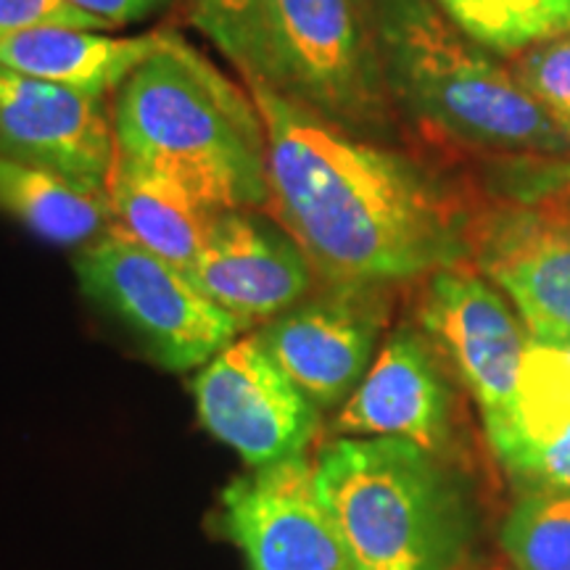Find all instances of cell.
Returning a JSON list of instances; mask_svg holds the SVG:
<instances>
[{
	"instance_id": "obj_16",
	"label": "cell",
	"mask_w": 570,
	"mask_h": 570,
	"mask_svg": "<svg viewBox=\"0 0 570 570\" xmlns=\"http://www.w3.org/2000/svg\"><path fill=\"white\" fill-rule=\"evenodd\" d=\"M114 227L148 252L190 273L206 233L223 209H214L173 177L117 156L109 185Z\"/></svg>"
},
{
	"instance_id": "obj_13",
	"label": "cell",
	"mask_w": 570,
	"mask_h": 570,
	"mask_svg": "<svg viewBox=\"0 0 570 570\" xmlns=\"http://www.w3.org/2000/svg\"><path fill=\"white\" fill-rule=\"evenodd\" d=\"M468 246L531 336L570 333V212L499 206L470 223Z\"/></svg>"
},
{
	"instance_id": "obj_11",
	"label": "cell",
	"mask_w": 570,
	"mask_h": 570,
	"mask_svg": "<svg viewBox=\"0 0 570 570\" xmlns=\"http://www.w3.org/2000/svg\"><path fill=\"white\" fill-rule=\"evenodd\" d=\"M315 275L296 240L259 209L219 212L188 273L240 331L262 327L302 302Z\"/></svg>"
},
{
	"instance_id": "obj_19",
	"label": "cell",
	"mask_w": 570,
	"mask_h": 570,
	"mask_svg": "<svg viewBox=\"0 0 570 570\" xmlns=\"http://www.w3.org/2000/svg\"><path fill=\"white\" fill-rule=\"evenodd\" d=\"M499 541L518 570H570V494L525 491Z\"/></svg>"
},
{
	"instance_id": "obj_26",
	"label": "cell",
	"mask_w": 570,
	"mask_h": 570,
	"mask_svg": "<svg viewBox=\"0 0 570 570\" xmlns=\"http://www.w3.org/2000/svg\"><path fill=\"white\" fill-rule=\"evenodd\" d=\"M566 198H568V206H570V180L566 183ZM570 212V209H568Z\"/></svg>"
},
{
	"instance_id": "obj_18",
	"label": "cell",
	"mask_w": 570,
	"mask_h": 570,
	"mask_svg": "<svg viewBox=\"0 0 570 570\" xmlns=\"http://www.w3.org/2000/svg\"><path fill=\"white\" fill-rule=\"evenodd\" d=\"M468 38L497 56H518L570 32V0H433Z\"/></svg>"
},
{
	"instance_id": "obj_25",
	"label": "cell",
	"mask_w": 570,
	"mask_h": 570,
	"mask_svg": "<svg viewBox=\"0 0 570 570\" xmlns=\"http://www.w3.org/2000/svg\"><path fill=\"white\" fill-rule=\"evenodd\" d=\"M69 3L90 13V17L106 21L111 30H117V27L151 17L167 0H69Z\"/></svg>"
},
{
	"instance_id": "obj_5",
	"label": "cell",
	"mask_w": 570,
	"mask_h": 570,
	"mask_svg": "<svg viewBox=\"0 0 570 570\" xmlns=\"http://www.w3.org/2000/svg\"><path fill=\"white\" fill-rule=\"evenodd\" d=\"M273 82L267 88L344 127L386 138L394 101L365 0H262Z\"/></svg>"
},
{
	"instance_id": "obj_15",
	"label": "cell",
	"mask_w": 570,
	"mask_h": 570,
	"mask_svg": "<svg viewBox=\"0 0 570 570\" xmlns=\"http://www.w3.org/2000/svg\"><path fill=\"white\" fill-rule=\"evenodd\" d=\"M164 38L167 30L109 38L104 30L35 27L0 38V63L38 80L67 85L85 96L106 98L159 51Z\"/></svg>"
},
{
	"instance_id": "obj_8",
	"label": "cell",
	"mask_w": 570,
	"mask_h": 570,
	"mask_svg": "<svg viewBox=\"0 0 570 570\" xmlns=\"http://www.w3.org/2000/svg\"><path fill=\"white\" fill-rule=\"evenodd\" d=\"M198 417L252 468L304 454L320 410L256 336H238L194 381Z\"/></svg>"
},
{
	"instance_id": "obj_14",
	"label": "cell",
	"mask_w": 570,
	"mask_h": 570,
	"mask_svg": "<svg viewBox=\"0 0 570 570\" xmlns=\"http://www.w3.org/2000/svg\"><path fill=\"white\" fill-rule=\"evenodd\" d=\"M344 436L404 439L436 454L452 431V391L431 338L412 327L389 336L336 420Z\"/></svg>"
},
{
	"instance_id": "obj_12",
	"label": "cell",
	"mask_w": 570,
	"mask_h": 570,
	"mask_svg": "<svg viewBox=\"0 0 570 570\" xmlns=\"http://www.w3.org/2000/svg\"><path fill=\"white\" fill-rule=\"evenodd\" d=\"M0 156L106 188L117 161L111 106L0 63Z\"/></svg>"
},
{
	"instance_id": "obj_22",
	"label": "cell",
	"mask_w": 570,
	"mask_h": 570,
	"mask_svg": "<svg viewBox=\"0 0 570 570\" xmlns=\"http://www.w3.org/2000/svg\"><path fill=\"white\" fill-rule=\"evenodd\" d=\"M196 27L240 71L244 82H273L262 0H190Z\"/></svg>"
},
{
	"instance_id": "obj_3",
	"label": "cell",
	"mask_w": 570,
	"mask_h": 570,
	"mask_svg": "<svg viewBox=\"0 0 570 570\" xmlns=\"http://www.w3.org/2000/svg\"><path fill=\"white\" fill-rule=\"evenodd\" d=\"M391 101L479 151L570 159V130L433 0H365Z\"/></svg>"
},
{
	"instance_id": "obj_7",
	"label": "cell",
	"mask_w": 570,
	"mask_h": 570,
	"mask_svg": "<svg viewBox=\"0 0 570 570\" xmlns=\"http://www.w3.org/2000/svg\"><path fill=\"white\" fill-rule=\"evenodd\" d=\"M420 323L475 399L483 428L508 420L531 333L497 285L465 267L439 269L428 275Z\"/></svg>"
},
{
	"instance_id": "obj_24",
	"label": "cell",
	"mask_w": 570,
	"mask_h": 570,
	"mask_svg": "<svg viewBox=\"0 0 570 570\" xmlns=\"http://www.w3.org/2000/svg\"><path fill=\"white\" fill-rule=\"evenodd\" d=\"M35 27H75V30H111L69 0H0V38Z\"/></svg>"
},
{
	"instance_id": "obj_23",
	"label": "cell",
	"mask_w": 570,
	"mask_h": 570,
	"mask_svg": "<svg viewBox=\"0 0 570 570\" xmlns=\"http://www.w3.org/2000/svg\"><path fill=\"white\" fill-rule=\"evenodd\" d=\"M510 69L520 85L570 130V32L512 56Z\"/></svg>"
},
{
	"instance_id": "obj_17",
	"label": "cell",
	"mask_w": 570,
	"mask_h": 570,
	"mask_svg": "<svg viewBox=\"0 0 570 570\" xmlns=\"http://www.w3.org/2000/svg\"><path fill=\"white\" fill-rule=\"evenodd\" d=\"M0 212L56 246H88L114 227L109 190L0 156Z\"/></svg>"
},
{
	"instance_id": "obj_6",
	"label": "cell",
	"mask_w": 570,
	"mask_h": 570,
	"mask_svg": "<svg viewBox=\"0 0 570 570\" xmlns=\"http://www.w3.org/2000/svg\"><path fill=\"white\" fill-rule=\"evenodd\" d=\"M85 296L122 323L161 367H204L240 336V325L204 296L188 273L111 227L75 259Z\"/></svg>"
},
{
	"instance_id": "obj_4",
	"label": "cell",
	"mask_w": 570,
	"mask_h": 570,
	"mask_svg": "<svg viewBox=\"0 0 570 570\" xmlns=\"http://www.w3.org/2000/svg\"><path fill=\"white\" fill-rule=\"evenodd\" d=\"M346 570H454L465 520L436 458L404 439L344 436L315 460Z\"/></svg>"
},
{
	"instance_id": "obj_2",
	"label": "cell",
	"mask_w": 570,
	"mask_h": 570,
	"mask_svg": "<svg viewBox=\"0 0 570 570\" xmlns=\"http://www.w3.org/2000/svg\"><path fill=\"white\" fill-rule=\"evenodd\" d=\"M117 156L173 177L214 209H267V127L252 92L180 35L114 92Z\"/></svg>"
},
{
	"instance_id": "obj_10",
	"label": "cell",
	"mask_w": 570,
	"mask_h": 570,
	"mask_svg": "<svg viewBox=\"0 0 570 570\" xmlns=\"http://www.w3.org/2000/svg\"><path fill=\"white\" fill-rule=\"evenodd\" d=\"M223 531L248 570H346L306 454L235 479L223 491Z\"/></svg>"
},
{
	"instance_id": "obj_1",
	"label": "cell",
	"mask_w": 570,
	"mask_h": 570,
	"mask_svg": "<svg viewBox=\"0 0 570 570\" xmlns=\"http://www.w3.org/2000/svg\"><path fill=\"white\" fill-rule=\"evenodd\" d=\"M267 214L325 283L383 285L460 267L470 219L407 156L356 138L262 82Z\"/></svg>"
},
{
	"instance_id": "obj_21",
	"label": "cell",
	"mask_w": 570,
	"mask_h": 570,
	"mask_svg": "<svg viewBox=\"0 0 570 570\" xmlns=\"http://www.w3.org/2000/svg\"><path fill=\"white\" fill-rule=\"evenodd\" d=\"M499 465L525 491L570 494V417L489 436Z\"/></svg>"
},
{
	"instance_id": "obj_20",
	"label": "cell",
	"mask_w": 570,
	"mask_h": 570,
	"mask_svg": "<svg viewBox=\"0 0 570 570\" xmlns=\"http://www.w3.org/2000/svg\"><path fill=\"white\" fill-rule=\"evenodd\" d=\"M570 417V333L531 336L525 348L515 412L487 428V436L512 428H541Z\"/></svg>"
},
{
	"instance_id": "obj_9",
	"label": "cell",
	"mask_w": 570,
	"mask_h": 570,
	"mask_svg": "<svg viewBox=\"0 0 570 570\" xmlns=\"http://www.w3.org/2000/svg\"><path fill=\"white\" fill-rule=\"evenodd\" d=\"M377 285L327 283L254 333L317 410L346 402L370 370L386 306Z\"/></svg>"
}]
</instances>
